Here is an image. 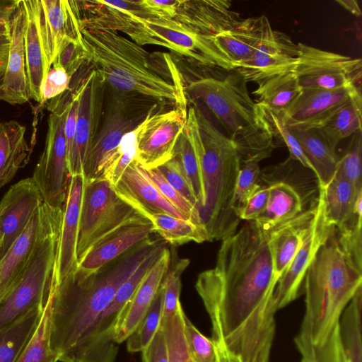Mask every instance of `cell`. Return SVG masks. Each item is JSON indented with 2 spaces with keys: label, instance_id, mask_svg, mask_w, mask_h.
<instances>
[{
  "label": "cell",
  "instance_id": "6da1fadb",
  "mask_svg": "<svg viewBox=\"0 0 362 362\" xmlns=\"http://www.w3.org/2000/svg\"><path fill=\"white\" fill-rule=\"evenodd\" d=\"M151 238L86 278L74 273L55 284L51 348L61 362H86L98 320L122 284L158 244Z\"/></svg>",
  "mask_w": 362,
  "mask_h": 362
},
{
  "label": "cell",
  "instance_id": "7a4b0ae2",
  "mask_svg": "<svg viewBox=\"0 0 362 362\" xmlns=\"http://www.w3.org/2000/svg\"><path fill=\"white\" fill-rule=\"evenodd\" d=\"M88 62L106 86L155 100L163 107L187 109L180 70L168 53H149L109 30L81 28Z\"/></svg>",
  "mask_w": 362,
  "mask_h": 362
},
{
  "label": "cell",
  "instance_id": "3957f363",
  "mask_svg": "<svg viewBox=\"0 0 362 362\" xmlns=\"http://www.w3.org/2000/svg\"><path fill=\"white\" fill-rule=\"evenodd\" d=\"M185 131L199 167L202 198L197 211L207 241L223 240L234 234L240 219L231 201L241 168L235 144L219 132L197 107L187 111Z\"/></svg>",
  "mask_w": 362,
  "mask_h": 362
},
{
  "label": "cell",
  "instance_id": "277c9868",
  "mask_svg": "<svg viewBox=\"0 0 362 362\" xmlns=\"http://www.w3.org/2000/svg\"><path fill=\"white\" fill-rule=\"evenodd\" d=\"M361 287L362 271L340 247L336 228L306 271L303 284L305 310L296 337L315 348L324 345Z\"/></svg>",
  "mask_w": 362,
  "mask_h": 362
},
{
  "label": "cell",
  "instance_id": "5b68a950",
  "mask_svg": "<svg viewBox=\"0 0 362 362\" xmlns=\"http://www.w3.org/2000/svg\"><path fill=\"white\" fill-rule=\"evenodd\" d=\"M246 83L237 71L230 70L200 78L185 87L186 95L202 100L221 124L236 146L241 166L269 157L276 146Z\"/></svg>",
  "mask_w": 362,
  "mask_h": 362
},
{
  "label": "cell",
  "instance_id": "8992f818",
  "mask_svg": "<svg viewBox=\"0 0 362 362\" xmlns=\"http://www.w3.org/2000/svg\"><path fill=\"white\" fill-rule=\"evenodd\" d=\"M164 107L155 100L112 90L105 116L88 153L83 176L86 181L103 177L122 137L136 129L151 113Z\"/></svg>",
  "mask_w": 362,
  "mask_h": 362
},
{
  "label": "cell",
  "instance_id": "52a82bcc",
  "mask_svg": "<svg viewBox=\"0 0 362 362\" xmlns=\"http://www.w3.org/2000/svg\"><path fill=\"white\" fill-rule=\"evenodd\" d=\"M62 218L38 243L22 277L0 303V329L42 305L54 282Z\"/></svg>",
  "mask_w": 362,
  "mask_h": 362
},
{
  "label": "cell",
  "instance_id": "ba28073f",
  "mask_svg": "<svg viewBox=\"0 0 362 362\" xmlns=\"http://www.w3.org/2000/svg\"><path fill=\"white\" fill-rule=\"evenodd\" d=\"M141 216L144 215L120 197L107 180H86L80 212L78 264L97 242Z\"/></svg>",
  "mask_w": 362,
  "mask_h": 362
},
{
  "label": "cell",
  "instance_id": "9c48e42d",
  "mask_svg": "<svg viewBox=\"0 0 362 362\" xmlns=\"http://www.w3.org/2000/svg\"><path fill=\"white\" fill-rule=\"evenodd\" d=\"M71 95L62 94L47 104L50 112L43 151L33 173L44 202L64 209L71 175L68 166L64 122Z\"/></svg>",
  "mask_w": 362,
  "mask_h": 362
},
{
  "label": "cell",
  "instance_id": "30bf717a",
  "mask_svg": "<svg viewBox=\"0 0 362 362\" xmlns=\"http://www.w3.org/2000/svg\"><path fill=\"white\" fill-rule=\"evenodd\" d=\"M297 45L299 54L294 72L302 90L361 87V58L323 50L302 42Z\"/></svg>",
  "mask_w": 362,
  "mask_h": 362
},
{
  "label": "cell",
  "instance_id": "8fae6325",
  "mask_svg": "<svg viewBox=\"0 0 362 362\" xmlns=\"http://www.w3.org/2000/svg\"><path fill=\"white\" fill-rule=\"evenodd\" d=\"M165 248L158 242L119 287L95 326L86 362H115L119 345L114 336L119 315Z\"/></svg>",
  "mask_w": 362,
  "mask_h": 362
},
{
  "label": "cell",
  "instance_id": "7c38bea8",
  "mask_svg": "<svg viewBox=\"0 0 362 362\" xmlns=\"http://www.w3.org/2000/svg\"><path fill=\"white\" fill-rule=\"evenodd\" d=\"M140 21L144 27L147 44L165 47L202 64L233 70L214 37L194 33L170 19L149 18H140Z\"/></svg>",
  "mask_w": 362,
  "mask_h": 362
},
{
  "label": "cell",
  "instance_id": "4fadbf2b",
  "mask_svg": "<svg viewBox=\"0 0 362 362\" xmlns=\"http://www.w3.org/2000/svg\"><path fill=\"white\" fill-rule=\"evenodd\" d=\"M187 109L174 107L150 114L136 136V157L145 169L170 160L187 122Z\"/></svg>",
  "mask_w": 362,
  "mask_h": 362
},
{
  "label": "cell",
  "instance_id": "5bb4252c",
  "mask_svg": "<svg viewBox=\"0 0 362 362\" xmlns=\"http://www.w3.org/2000/svg\"><path fill=\"white\" fill-rule=\"evenodd\" d=\"M335 230L336 228L326 221L323 194L319 188L314 217L291 263L277 282L274 300L278 310L290 304L301 294L308 268L319 249Z\"/></svg>",
  "mask_w": 362,
  "mask_h": 362
},
{
  "label": "cell",
  "instance_id": "9a60e30c",
  "mask_svg": "<svg viewBox=\"0 0 362 362\" xmlns=\"http://www.w3.org/2000/svg\"><path fill=\"white\" fill-rule=\"evenodd\" d=\"M62 216V209L52 208L45 202L35 210L22 233L0 259V303L22 277L38 243Z\"/></svg>",
  "mask_w": 362,
  "mask_h": 362
},
{
  "label": "cell",
  "instance_id": "2e32d148",
  "mask_svg": "<svg viewBox=\"0 0 362 362\" xmlns=\"http://www.w3.org/2000/svg\"><path fill=\"white\" fill-rule=\"evenodd\" d=\"M299 49L290 37L274 30L265 16H261V35L251 57L237 71L247 82H259L264 78L287 71H293Z\"/></svg>",
  "mask_w": 362,
  "mask_h": 362
},
{
  "label": "cell",
  "instance_id": "e0dca14e",
  "mask_svg": "<svg viewBox=\"0 0 362 362\" xmlns=\"http://www.w3.org/2000/svg\"><path fill=\"white\" fill-rule=\"evenodd\" d=\"M106 85L93 68L80 86L75 134L68 157L71 176L83 175V167L92 141L100 124Z\"/></svg>",
  "mask_w": 362,
  "mask_h": 362
},
{
  "label": "cell",
  "instance_id": "ac0fdd59",
  "mask_svg": "<svg viewBox=\"0 0 362 362\" xmlns=\"http://www.w3.org/2000/svg\"><path fill=\"white\" fill-rule=\"evenodd\" d=\"M40 35L45 78L64 48L69 43L83 44L73 1L39 0Z\"/></svg>",
  "mask_w": 362,
  "mask_h": 362
},
{
  "label": "cell",
  "instance_id": "d6986e66",
  "mask_svg": "<svg viewBox=\"0 0 362 362\" xmlns=\"http://www.w3.org/2000/svg\"><path fill=\"white\" fill-rule=\"evenodd\" d=\"M80 28L122 31L130 37L139 18H152L141 1H73Z\"/></svg>",
  "mask_w": 362,
  "mask_h": 362
},
{
  "label": "cell",
  "instance_id": "ffe728a7",
  "mask_svg": "<svg viewBox=\"0 0 362 362\" xmlns=\"http://www.w3.org/2000/svg\"><path fill=\"white\" fill-rule=\"evenodd\" d=\"M151 221L144 216L134 218L97 242L78 262L74 274L86 278L132 247L151 238Z\"/></svg>",
  "mask_w": 362,
  "mask_h": 362
},
{
  "label": "cell",
  "instance_id": "44dd1931",
  "mask_svg": "<svg viewBox=\"0 0 362 362\" xmlns=\"http://www.w3.org/2000/svg\"><path fill=\"white\" fill-rule=\"evenodd\" d=\"M43 202L32 177L21 180L6 192L0 202V234L3 235L0 259L22 233Z\"/></svg>",
  "mask_w": 362,
  "mask_h": 362
},
{
  "label": "cell",
  "instance_id": "7402d4cb",
  "mask_svg": "<svg viewBox=\"0 0 362 362\" xmlns=\"http://www.w3.org/2000/svg\"><path fill=\"white\" fill-rule=\"evenodd\" d=\"M359 86L336 90H303L282 119L288 127L320 128L322 124L355 93Z\"/></svg>",
  "mask_w": 362,
  "mask_h": 362
},
{
  "label": "cell",
  "instance_id": "603a6c76",
  "mask_svg": "<svg viewBox=\"0 0 362 362\" xmlns=\"http://www.w3.org/2000/svg\"><path fill=\"white\" fill-rule=\"evenodd\" d=\"M83 175L71 176L65 204L55 262V284L75 272L78 268L77 244L81 202L85 186Z\"/></svg>",
  "mask_w": 362,
  "mask_h": 362
},
{
  "label": "cell",
  "instance_id": "cb8c5ba5",
  "mask_svg": "<svg viewBox=\"0 0 362 362\" xmlns=\"http://www.w3.org/2000/svg\"><path fill=\"white\" fill-rule=\"evenodd\" d=\"M25 11L20 0L11 19L10 47L4 73L0 76V101L22 105L30 100L24 50Z\"/></svg>",
  "mask_w": 362,
  "mask_h": 362
},
{
  "label": "cell",
  "instance_id": "d4e9b609",
  "mask_svg": "<svg viewBox=\"0 0 362 362\" xmlns=\"http://www.w3.org/2000/svg\"><path fill=\"white\" fill-rule=\"evenodd\" d=\"M231 5L228 0H179L172 20L197 34L215 37L242 20Z\"/></svg>",
  "mask_w": 362,
  "mask_h": 362
},
{
  "label": "cell",
  "instance_id": "484cf974",
  "mask_svg": "<svg viewBox=\"0 0 362 362\" xmlns=\"http://www.w3.org/2000/svg\"><path fill=\"white\" fill-rule=\"evenodd\" d=\"M113 187L120 197L131 204L146 217L153 213H165L188 220L161 194L136 157Z\"/></svg>",
  "mask_w": 362,
  "mask_h": 362
},
{
  "label": "cell",
  "instance_id": "4316f807",
  "mask_svg": "<svg viewBox=\"0 0 362 362\" xmlns=\"http://www.w3.org/2000/svg\"><path fill=\"white\" fill-rule=\"evenodd\" d=\"M170 262V253L166 247L119 315L114 336V341L118 345L127 339L145 317L161 285Z\"/></svg>",
  "mask_w": 362,
  "mask_h": 362
},
{
  "label": "cell",
  "instance_id": "83f0119b",
  "mask_svg": "<svg viewBox=\"0 0 362 362\" xmlns=\"http://www.w3.org/2000/svg\"><path fill=\"white\" fill-rule=\"evenodd\" d=\"M316 200L310 207L296 217L269 229L274 273L277 282L288 269L301 245L304 234L315 214Z\"/></svg>",
  "mask_w": 362,
  "mask_h": 362
},
{
  "label": "cell",
  "instance_id": "f1b7e54d",
  "mask_svg": "<svg viewBox=\"0 0 362 362\" xmlns=\"http://www.w3.org/2000/svg\"><path fill=\"white\" fill-rule=\"evenodd\" d=\"M25 11L24 50L30 99L42 104L45 65L40 35L39 0H22Z\"/></svg>",
  "mask_w": 362,
  "mask_h": 362
},
{
  "label": "cell",
  "instance_id": "f546056e",
  "mask_svg": "<svg viewBox=\"0 0 362 362\" xmlns=\"http://www.w3.org/2000/svg\"><path fill=\"white\" fill-rule=\"evenodd\" d=\"M313 168L319 188L325 187L334 176L339 157L319 129L288 127Z\"/></svg>",
  "mask_w": 362,
  "mask_h": 362
},
{
  "label": "cell",
  "instance_id": "4dcf8cb0",
  "mask_svg": "<svg viewBox=\"0 0 362 362\" xmlns=\"http://www.w3.org/2000/svg\"><path fill=\"white\" fill-rule=\"evenodd\" d=\"M26 128L16 120L0 123V189L29 161Z\"/></svg>",
  "mask_w": 362,
  "mask_h": 362
},
{
  "label": "cell",
  "instance_id": "1f68e13d",
  "mask_svg": "<svg viewBox=\"0 0 362 362\" xmlns=\"http://www.w3.org/2000/svg\"><path fill=\"white\" fill-rule=\"evenodd\" d=\"M260 35L261 16L242 19L231 29L216 35L214 40L234 70L251 57Z\"/></svg>",
  "mask_w": 362,
  "mask_h": 362
},
{
  "label": "cell",
  "instance_id": "d6a6232c",
  "mask_svg": "<svg viewBox=\"0 0 362 362\" xmlns=\"http://www.w3.org/2000/svg\"><path fill=\"white\" fill-rule=\"evenodd\" d=\"M268 203L264 211L255 220L256 223L264 230L290 220L300 214L303 200L296 188L283 180L269 182Z\"/></svg>",
  "mask_w": 362,
  "mask_h": 362
},
{
  "label": "cell",
  "instance_id": "836d02e7",
  "mask_svg": "<svg viewBox=\"0 0 362 362\" xmlns=\"http://www.w3.org/2000/svg\"><path fill=\"white\" fill-rule=\"evenodd\" d=\"M257 83L258 86L253 92L256 96V103L281 117L302 91L294 70L269 76Z\"/></svg>",
  "mask_w": 362,
  "mask_h": 362
},
{
  "label": "cell",
  "instance_id": "e575fe53",
  "mask_svg": "<svg viewBox=\"0 0 362 362\" xmlns=\"http://www.w3.org/2000/svg\"><path fill=\"white\" fill-rule=\"evenodd\" d=\"M320 189L323 194L326 221L338 229L351 217L356 197L362 188L356 187L337 170L328 184Z\"/></svg>",
  "mask_w": 362,
  "mask_h": 362
},
{
  "label": "cell",
  "instance_id": "d590c367",
  "mask_svg": "<svg viewBox=\"0 0 362 362\" xmlns=\"http://www.w3.org/2000/svg\"><path fill=\"white\" fill-rule=\"evenodd\" d=\"M361 92L355 93L317 128L334 149L339 142L361 129Z\"/></svg>",
  "mask_w": 362,
  "mask_h": 362
},
{
  "label": "cell",
  "instance_id": "8d00e7d4",
  "mask_svg": "<svg viewBox=\"0 0 362 362\" xmlns=\"http://www.w3.org/2000/svg\"><path fill=\"white\" fill-rule=\"evenodd\" d=\"M54 281L45 301L42 311L32 337L15 362H57L58 356L51 348V312L54 295Z\"/></svg>",
  "mask_w": 362,
  "mask_h": 362
},
{
  "label": "cell",
  "instance_id": "74e56055",
  "mask_svg": "<svg viewBox=\"0 0 362 362\" xmlns=\"http://www.w3.org/2000/svg\"><path fill=\"white\" fill-rule=\"evenodd\" d=\"M43 305L32 308L13 323L0 329V362H15L34 333Z\"/></svg>",
  "mask_w": 362,
  "mask_h": 362
},
{
  "label": "cell",
  "instance_id": "f35d334b",
  "mask_svg": "<svg viewBox=\"0 0 362 362\" xmlns=\"http://www.w3.org/2000/svg\"><path fill=\"white\" fill-rule=\"evenodd\" d=\"M362 287L343 311L339 322L341 344L349 362H362Z\"/></svg>",
  "mask_w": 362,
  "mask_h": 362
},
{
  "label": "cell",
  "instance_id": "ab89813d",
  "mask_svg": "<svg viewBox=\"0 0 362 362\" xmlns=\"http://www.w3.org/2000/svg\"><path fill=\"white\" fill-rule=\"evenodd\" d=\"M158 233L172 245H182L190 241L201 243L207 241L203 229L193 222L165 213H153L146 216Z\"/></svg>",
  "mask_w": 362,
  "mask_h": 362
},
{
  "label": "cell",
  "instance_id": "60d3db41",
  "mask_svg": "<svg viewBox=\"0 0 362 362\" xmlns=\"http://www.w3.org/2000/svg\"><path fill=\"white\" fill-rule=\"evenodd\" d=\"M163 296L164 289L161 283L145 317L126 340L129 352H141L152 341L163 318Z\"/></svg>",
  "mask_w": 362,
  "mask_h": 362
},
{
  "label": "cell",
  "instance_id": "b9f144b4",
  "mask_svg": "<svg viewBox=\"0 0 362 362\" xmlns=\"http://www.w3.org/2000/svg\"><path fill=\"white\" fill-rule=\"evenodd\" d=\"M172 158L176 161L180 172L191 187L197 201V208L202 198L199 167L194 146L185 128L176 144Z\"/></svg>",
  "mask_w": 362,
  "mask_h": 362
},
{
  "label": "cell",
  "instance_id": "7bdbcfd3",
  "mask_svg": "<svg viewBox=\"0 0 362 362\" xmlns=\"http://www.w3.org/2000/svg\"><path fill=\"white\" fill-rule=\"evenodd\" d=\"M185 313L182 305L172 316L163 318L160 327L163 329L169 362H193L187 351L184 335Z\"/></svg>",
  "mask_w": 362,
  "mask_h": 362
},
{
  "label": "cell",
  "instance_id": "ee69618b",
  "mask_svg": "<svg viewBox=\"0 0 362 362\" xmlns=\"http://www.w3.org/2000/svg\"><path fill=\"white\" fill-rule=\"evenodd\" d=\"M258 105L262 117L267 124L274 141H280L281 144L288 148L290 158L298 162L304 168L309 169L314 173L313 166L304 155L296 139L286 125L282 117L267 107L259 104Z\"/></svg>",
  "mask_w": 362,
  "mask_h": 362
},
{
  "label": "cell",
  "instance_id": "f6af8a7d",
  "mask_svg": "<svg viewBox=\"0 0 362 362\" xmlns=\"http://www.w3.org/2000/svg\"><path fill=\"white\" fill-rule=\"evenodd\" d=\"M261 180L262 171L259 163L248 162L241 166L230 206L239 218L248 199L262 187Z\"/></svg>",
  "mask_w": 362,
  "mask_h": 362
},
{
  "label": "cell",
  "instance_id": "bcb514c9",
  "mask_svg": "<svg viewBox=\"0 0 362 362\" xmlns=\"http://www.w3.org/2000/svg\"><path fill=\"white\" fill-rule=\"evenodd\" d=\"M140 125L122 137L103 173L102 178L107 180L113 186L119 182L127 167L136 157V136Z\"/></svg>",
  "mask_w": 362,
  "mask_h": 362
},
{
  "label": "cell",
  "instance_id": "7dc6e473",
  "mask_svg": "<svg viewBox=\"0 0 362 362\" xmlns=\"http://www.w3.org/2000/svg\"><path fill=\"white\" fill-rule=\"evenodd\" d=\"M189 264L188 259H180L173 267L169 266L163 277L162 281L164 289L163 318L174 315L181 305L180 302L181 276Z\"/></svg>",
  "mask_w": 362,
  "mask_h": 362
},
{
  "label": "cell",
  "instance_id": "c3c4849f",
  "mask_svg": "<svg viewBox=\"0 0 362 362\" xmlns=\"http://www.w3.org/2000/svg\"><path fill=\"white\" fill-rule=\"evenodd\" d=\"M184 335L193 362H216L217 349L211 339L204 336L185 315Z\"/></svg>",
  "mask_w": 362,
  "mask_h": 362
},
{
  "label": "cell",
  "instance_id": "681fc988",
  "mask_svg": "<svg viewBox=\"0 0 362 362\" xmlns=\"http://www.w3.org/2000/svg\"><path fill=\"white\" fill-rule=\"evenodd\" d=\"M362 131L351 136V141L341 158H339L337 170L356 187L362 188L361 155Z\"/></svg>",
  "mask_w": 362,
  "mask_h": 362
},
{
  "label": "cell",
  "instance_id": "f907efd6",
  "mask_svg": "<svg viewBox=\"0 0 362 362\" xmlns=\"http://www.w3.org/2000/svg\"><path fill=\"white\" fill-rule=\"evenodd\" d=\"M145 170L161 194L188 220L201 227L195 207L167 182L159 170L157 168Z\"/></svg>",
  "mask_w": 362,
  "mask_h": 362
},
{
  "label": "cell",
  "instance_id": "816d5d0a",
  "mask_svg": "<svg viewBox=\"0 0 362 362\" xmlns=\"http://www.w3.org/2000/svg\"><path fill=\"white\" fill-rule=\"evenodd\" d=\"M70 82L71 78L65 69L57 60H55L42 83V104L66 91Z\"/></svg>",
  "mask_w": 362,
  "mask_h": 362
},
{
  "label": "cell",
  "instance_id": "f5cc1de1",
  "mask_svg": "<svg viewBox=\"0 0 362 362\" xmlns=\"http://www.w3.org/2000/svg\"><path fill=\"white\" fill-rule=\"evenodd\" d=\"M313 354L315 362H349L341 344L339 323L324 345L313 347Z\"/></svg>",
  "mask_w": 362,
  "mask_h": 362
},
{
  "label": "cell",
  "instance_id": "db71d44e",
  "mask_svg": "<svg viewBox=\"0 0 362 362\" xmlns=\"http://www.w3.org/2000/svg\"><path fill=\"white\" fill-rule=\"evenodd\" d=\"M167 182L197 210V201L188 182L180 172L176 161L170 160L157 168Z\"/></svg>",
  "mask_w": 362,
  "mask_h": 362
},
{
  "label": "cell",
  "instance_id": "11a10c76",
  "mask_svg": "<svg viewBox=\"0 0 362 362\" xmlns=\"http://www.w3.org/2000/svg\"><path fill=\"white\" fill-rule=\"evenodd\" d=\"M55 60L60 63L71 78L88 62L87 50L84 44L71 42L64 48Z\"/></svg>",
  "mask_w": 362,
  "mask_h": 362
},
{
  "label": "cell",
  "instance_id": "9f6ffc18",
  "mask_svg": "<svg viewBox=\"0 0 362 362\" xmlns=\"http://www.w3.org/2000/svg\"><path fill=\"white\" fill-rule=\"evenodd\" d=\"M269 188L262 186L247 200L240 218L247 221H255L266 209L268 203Z\"/></svg>",
  "mask_w": 362,
  "mask_h": 362
},
{
  "label": "cell",
  "instance_id": "6f0895ef",
  "mask_svg": "<svg viewBox=\"0 0 362 362\" xmlns=\"http://www.w3.org/2000/svg\"><path fill=\"white\" fill-rule=\"evenodd\" d=\"M141 362H169L165 335L160 326L151 343L141 351Z\"/></svg>",
  "mask_w": 362,
  "mask_h": 362
},
{
  "label": "cell",
  "instance_id": "680465c9",
  "mask_svg": "<svg viewBox=\"0 0 362 362\" xmlns=\"http://www.w3.org/2000/svg\"><path fill=\"white\" fill-rule=\"evenodd\" d=\"M179 0H141L144 8L152 18L172 20L176 13Z\"/></svg>",
  "mask_w": 362,
  "mask_h": 362
},
{
  "label": "cell",
  "instance_id": "91938a15",
  "mask_svg": "<svg viewBox=\"0 0 362 362\" xmlns=\"http://www.w3.org/2000/svg\"><path fill=\"white\" fill-rule=\"evenodd\" d=\"M20 0H0V22L10 21Z\"/></svg>",
  "mask_w": 362,
  "mask_h": 362
},
{
  "label": "cell",
  "instance_id": "94428289",
  "mask_svg": "<svg viewBox=\"0 0 362 362\" xmlns=\"http://www.w3.org/2000/svg\"><path fill=\"white\" fill-rule=\"evenodd\" d=\"M10 47V34L0 37V76L4 71Z\"/></svg>",
  "mask_w": 362,
  "mask_h": 362
},
{
  "label": "cell",
  "instance_id": "6125c7cd",
  "mask_svg": "<svg viewBox=\"0 0 362 362\" xmlns=\"http://www.w3.org/2000/svg\"><path fill=\"white\" fill-rule=\"evenodd\" d=\"M294 342L304 362H315L313 354V346L310 342L298 339H294Z\"/></svg>",
  "mask_w": 362,
  "mask_h": 362
},
{
  "label": "cell",
  "instance_id": "be15d7a7",
  "mask_svg": "<svg viewBox=\"0 0 362 362\" xmlns=\"http://www.w3.org/2000/svg\"><path fill=\"white\" fill-rule=\"evenodd\" d=\"M340 6L344 8L349 11L355 16L359 17L361 16V11L359 7L358 2L356 0H337Z\"/></svg>",
  "mask_w": 362,
  "mask_h": 362
},
{
  "label": "cell",
  "instance_id": "e7e4bbea",
  "mask_svg": "<svg viewBox=\"0 0 362 362\" xmlns=\"http://www.w3.org/2000/svg\"><path fill=\"white\" fill-rule=\"evenodd\" d=\"M216 349L218 355L216 362H240L237 358L227 351L218 347H216Z\"/></svg>",
  "mask_w": 362,
  "mask_h": 362
},
{
  "label": "cell",
  "instance_id": "03108f58",
  "mask_svg": "<svg viewBox=\"0 0 362 362\" xmlns=\"http://www.w3.org/2000/svg\"><path fill=\"white\" fill-rule=\"evenodd\" d=\"M2 241H3V235L1 234H0V248H1V246L2 244Z\"/></svg>",
  "mask_w": 362,
  "mask_h": 362
}]
</instances>
